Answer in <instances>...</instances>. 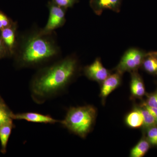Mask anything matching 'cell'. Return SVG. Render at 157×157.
<instances>
[{"instance_id":"obj_19","label":"cell","mask_w":157,"mask_h":157,"mask_svg":"<svg viewBox=\"0 0 157 157\" xmlns=\"http://www.w3.org/2000/svg\"><path fill=\"white\" fill-rule=\"evenodd\" d=\"M51 2L57 6L66 9L71 8L74 4L78 2V0H52Z\"/></svg>"},{"instance_id":"obj_14","label":"cell","mask_w":157,"mask_h":157,"mask_svg":"<svg viewBox=\"0 0 157 157\" xmlns=\"http://www.w3.org/2000/svg\"><path fill=\"white\" fill-rule=\"evenodd\" d=\"M141 67L146 73L157 77V59L148 52L147 53Z\"/></svg>"},{"instance_id":"obj_17","label":"cell","mask_w":157,"mask_h":157,"mask_svg":"<svg viewBox=\"0 0 157 157\" xmlns=\"http://www.w3.org/2000/svg\"><path fill=\"white\" fill-rule=\"evenodd\" d=\"M140 109L143 115L144 129H147L150 127L157 125V121L155 117L144 107L140 106Z\"/></svg>"},{"instance_id":"obj_4","label":"cell","mask_w":157,"mask_h":157,"mask_svg":"<svg viewBox=\"0 0 157 157\" xmlns=\"http://www.w3.org/2000/svg\"><path fill=\"white\" fill-rule=\"evenodd\" d=\"M147 53L145 51L136 48L127 50L122 57L120 61L114 69L116 72L123 75L125 72L137 71L141 67Z\"/></svg>"},{"instance_id":"obj_6","label":"cell","mask_w":157,"mask_h":157,"mask_svg":"<svg viewBox=\"0 0 157 157\" xmlns=\"http://www.w3.org/2000/svg\"><path fill=\"white\" fill-rule=\"evenodd\" d=\"M83 72L88 78L100 83H102L110 75V71L104 67L99 58H97L90 65L85 67Z\"/></svg>"},{"instance_id":"obj_24","label":"cell","mask_w":157,"mask_h":157,"mask_svg":"<svg viewBox=\"0 0 157 157\" xmlns=\"http://www.w3.org/2000/svg\"><path fill=\"white\" fill-rule=\"evenodd\" d=\"M149 53L154 56L157 59V51H151L148 52Z\"/></svg>"},{"instance_id":"obj_16","label":"cell","mask_w":157,"mask_h":157,"mask_svg":"<svg viewBox=\"0 0 157 157\" xmlns=\"http://www.w3.org/2000/svg\"><path fill=\"white\" fill-rule=\"evenodd\" d=\"M11 112L4 101L0 98V127L6 123L13 120Z\"/></svg>"},{"instance_id":"obj_8","label":"cell","mask_w":157,"mask_h":157,"mask_svg":"<svg viewBox=\"0 0 157 157\" xmlns=\"http://www.w3.org/2000/svg\"><path fill=\"white\" fill-rule=\"evenodd\" d=\"M122 0H90L91 8L97 15H100L104 10L109 9L119 12Z\"/></svg>"},{"instance_id":"obj_11","label":"cell","mask_w":157,"mask_h":157,"mask_svg":"<svg viewBox=\"0 0 157 157\" xmlns=\"http://www.w3.org/2000/svg\"><path fill=\"white\" fill-rule=\"evenodd\" d=\"M16 25L11 24L1 30V38L11 53H13L16 45Z\"/></svg>"},{"instance_id":"obj_18","label":"cell","mask_w":157,"mask_h":157,"mask_svg":"<svg viewBox=\"0 0 157 157\" xmlns=\"http://www.w3.org/2000/svg\"><path fill=\"white\" fill-rule=\"evenodd\" d=\"M146 138L151 145L157 147V125L146 129Z\"/></svg>"},{"instance_id":"obj_21","label":"cell","mask_w":157,"mask_h":157,"mask_svg":"<svg viewBox=\"0 0 157 157\" xmlns=\"http://www.w3.org/2000/svg\"><path fill=\"white\" fill-rule=\"evenodd\" d=\"M10 20L6 15L0 12V30L11 25Z\"/></svg>"},{"instance_id":"obj_9","label":"cell","mask_w":157,"mask_h":157,"mask_svg":"<svg viewBox=\"0 0 157 157\" xmlns=\"http://www.w3.org/2000/svg\"><path fill=\"white\" fill-rule=\"evenodd\" d=\"M121 74L117 72L110 75L102 82L100 96L103 103L109 94L117 88L121 82Z\"/></svg>"},{"instance_id":"obj_12","label":"cell","mask_w":157,"mask_h":157,"mask_svg":"<svg viewBox=\"0 0 157 157\" xmlns=\"http://www.w3.org/2000/svg\"><path fill=\"white\" fill-rule=\"evenodd\" d=\"M14 125L13 120L10 121L0 127V142L1 144V152L6 153L7 144L9 137L11 134Z\"/></svg>"},{"instance_id":"obj_23","label":"cell","mask_w":157,"mask_h":157,"mask_svg":"<svg viewBox=\"0 0 157 157\" xmlns=\"http://www.w3.org/2000/svg\"><path fill=\"white\" fill-rule=\"evenodd\" d=\"M8 48L4 44L2 38H0V58L4 57L7 55Z\"/></svg>"},{"instance_id":"obj_1","label":"cell","mask_w":157,"mask_h":157,"mask_svg":"<svg viewBox=\"0 0 157 157\" xmlns=\"http://www.w3.org/2000/svg\"><path fill=\"white\" fill-rule=\"evenodd\" d=\"M79 67L77 58L70 56L40 69L30 85L33 100L42 104L61 94L78 74Z\"/></svg>"},{"instance_id":"obj_2","label":"cell","mask_w":157,"mask_h":157,"mask_svg":"<svg viewBox=\"0 0 157 157\" xmlns=\"http://www.w3.org/2000/svg\"><path fill=\"white\" fill-rule=\"evenodd\" d=\"M52 33H44L41 29L22 35L16 56L18 67H38L58 57L60 49Z\"/></svg>"},{"instance_id":"obj_10","label":"cell","mask_w":157,"mask_h":157,"mask_svg":"<svg viewBox=\"0 0 157 157\" xmlns=\"http://www.w3.org/2000/svg\"><path fill=\"white\" fill-rule=\"evenodd\" d=\"M131 90L133 97L139 99L146 94L143 79L137 71L131 73Z\"/></svg>"},{"instance_id":"obj_15","label":"cell","mask_w":157,"mask_h":157,"mask_svg":"<svg viewBox=\"0 0 157 157\" xmlns=\"http://www.w3.org/2000/svg\"><path fill=\"white\" fill-rule=\"evenodd\" d=\"M151 144L147 139L144 137L139 141L133 148L130 152V157H143L148 151Z\"/></svg>"},{"instance_id":"obj_22","label":"cell","mask_w":157,"mask_h":157,"mask_svg":"<svg viewBox=\"0 0 157 157\" xmlns=\"http://www.w3.org/2000/svg\"><path fill=\"white\" fill-rule=\"evenodd\" d=\"M141 106L146 108L149 112L151 113V115L155 117L157 121V107H149V106H147L144 102L141 104Z\"/></svg>"},{"instance_id":"obj_7","label":"cell","mask_w":157,"mask_h":157,"mask_svg":"<svg viewBox=\"0 0 157 157\" xmlns=\"http://www.w3.org/2000/svg\"><path fill=\"white\" fill-rule=\"evenodd\" d=\"M11 118L13 120H24L36 123L54 124L60 123L59 120L55 119L50 116L36 112H25L16 114L13 113Z\"/></svg>"},{"instance_id":"obj_3","label":"cell","mask_w":157,"mask_h":157,"mask_svg":"<svg viewBox=\"0 0 157 157\" xmlns=\"http://www.w3.org/2000/svg\"><path fill=\"white\" fill-rule=\"evenodd\" d=\"M97 115V109L92 105L71 107L60 123L71 133L85 138L92 130Z\"/></svg>"},{"instance_id":"obj_5","label":"cell","mask_w":157,"mask_h":157,"mask_svg":"<svg viewBox=\"0 0 157 157\" xmlns=\"http://www.w3.org/2000/svg\"><path fill=\"white\" fill-rule=\"evenodd\" d=\"M48 7L49 16L44 28L41 29L45 34L52 33L56 29L63 26L66 22V9L61 8L52 2H48Z\"/></svg>"},{"instance_id":"obj_20","label":"cell","mask_w":157,"mask_h":157,"mask_svg":"<svg viewBox=\"0 0 157 157\" xmlns=\"http://www.w3.org/2000/svg\"><path fill=\"white\" fill-rule=\"evenodd\" d=\"M145 103L149 107H157V91L147 94V99Z\"/></svg>"},{"instance_id":"obj_13","label":"cell","mask_w":157,"mask_h":157,"mask_svg":"<svg viewBox=\"0 0 157 157\" xmlns=\"http://www.w3.org/2000/svg\"><path fill=\"white\" fill-rule=\"evenodd\" d=\"M126 123L130 128H137L143 126V117L140 108H135L129 113L125 119Z\"/></svg>"}]
</instances>
